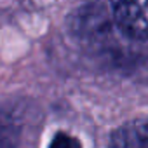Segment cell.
<instances>
[{"label":"cell","instance_id":"1","mask_svg":"<svg viewBox=\"0 0 148 148\" xmlns=\"http://www.w3.org/2000/svg\"><path fill=\"white\" fill-rule=\"evenodd\" d=\"M112 19L125 37L148 38V2H115Z\"/></svg>","mask_w":148,"mask_h":148},{"label":"cell","instance_id":"3","mask_svg":"<svg viewBox=\"0 0 148 148\" xmlns=\"http://www.w3.org/2000/svg\"><path fill=\"white\" fill-rule=\"evenodd\" d=\"M21 139V120L14 112L0 110V148H18Z\"/></svg>","mask_w":148,"mask_h":148},{"label":"cell","instance_id":"4","mask_svg":"<svg viewBox=\"0 0 148 148\" xmlns=\"http://www.w3.org/2000/svg\"><path fill=\"white\" fill-rule=\"evenodd\" d=\"M49 148H82V145L75 136H71L64 131H59L52 136Z\"/></svg>","mask_w":148,"mask_h":148},{"label":"cell","instance_id":"2","mask_svg":"<svg viewBox=\"0 0 148 148\" xmlns=\"http://www.w3.org/2000/svg\"><path fill=\"white\" fill-rule=\"evenodd\" d=\"M110 148H148V115L117 127L112 134Z\"/></svg>","mask_w":148,"mask_h":148}]
</instances>
